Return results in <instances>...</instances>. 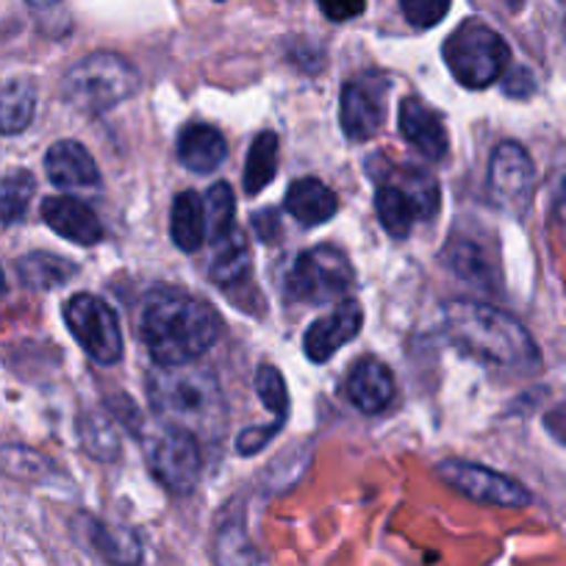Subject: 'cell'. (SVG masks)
<instances>
[{"mask_svg":"<svg viewBox=\"0 0 566 566\" xmlns=\"http://www.w3.org/2000/svg\"><path fill=\"white\" fill-rule=\"evenodd\" d=\"M220 314L181 290H156L145 297L139 336L159 367H181L203 356L220 336Z\"/></svg>","mask_w":566,"mask_h":566,"instance_id":"cell-1","label":"cell"},{"mask_svg":"<svg viewBox=\"0 0 566 566\" xmlns=\"http://www.w3.org/2000/svg\"><path fill=\"white\" fill-rule=\"evenodd\" d=\"M444 334L464 356L503 369H533L538 347L525 325L494 306L453 301L442 314Z\"/></svg>","mask_w":566,"mask_h":566,"instance_id":"cell-2","label":"cell"},{"mask_svg":"<svg viewBox=\"0 0 566 566\" xmlns=\"http://www.w3.org/2000/svg\"><path fill=\"white\" fill-rule=\"evenodd\" d=\"M150 408L172 428L189 431L198 439H220L228 411L220 380L203 367H159L148 375Z\"/></svg>","mask_w":566,"mask_h":566,"instance_id":"cell-3","label":"cell"},{"mask_svg":"<svg viewBox=\"0 0 566 566\" xmlns=\"http://www.w3.org/2000/svg\"><path fill=\"white\" fill-rule=\"evenodd\" d=\"M139 70L125 56L97 51L75 62L62 78V95L84 114H106L139 92Z\"/></svg>","mask_w":566,"mask_h":566,"instance_id":"cell-4","label":"cell"},{"mask_svg":"<svg viewBox=\"0 0 566 566\" xmlns=\"http://www.w3.org/2000/svg\"><path fill=\"white\" fill-rule=\"evenodd\" d=\"M442 56L453 78L467 90H486L511 64V48L492 25L464 20L444 40Z\"/></svg>","mask_w":566,"mask_h":566,"instance_id":"cell-5","label":"cell"},{"mask_svg":"<svg viewBox=\"0 0 566 566\" xmlns=\"http://www.w3.org/2000/svg\"><path fill=\"white\" fill-rule=\"evenodd\" d=\"M442 206L439 198V184L424 170L402 167L397 178L378 184L375 192V211L391 239H406L417 220H431Z\"/></svg>","mask_w":566,"mask_h":566,"instance_id":"cell-6","label":"cell"},{"mask_svg":"<svg viewBox=\"0 0 566 566\" xmlns=\"http://www.w3.org/2000/svg\"><path fill=\"white\" fill-rule=\"evenodd\" d=\"M356 272L350 259L334 244H317L295 259L283 275V297L290 303H331L350 292Z\"/></svg>","mask_w":566,"mask_h":566,"instance_id":"cell-7","label":"cell"},{"mask_svg":"<svg viewBox=\"0 0 566 566\" xmlns=\"http://www.w3.org/2000/svg\"><path fill=\"white\" fill-rule=\"evenodd\" d=\"M64 323H67L70 334L86 350V356L95 358L97 364H117L123 358V328H119V317L106 301L97 295L81 292L73 295L64 306Z\"/></svg>","mask_w":566,"mask_h":566,"instance_id":"cell-8","label":"cell"},{"mask_svg":"<svg viewBox=\"0 0 566 566\" xmlns=\"http://www.w3.org/2000/svg\"><path fill=\"white\" fill-rule=\"evenodd\" d=\"M148 467L156 481L172 494L195 492L203 470V455H200L198 437L189 431L167 424L165 431L156 433L148 444Z\"/></svg>","mask_w":566,"mask_h":566,"instance_id":"cell-9","label":"cell"},{"mask_svg":"<svg viewBox=\"0 0 566 566\" xmlns=\"http://www.w3.org/2000/svg\"><path fill=\"white\" fill-rule=\"evenodd\" d=\"M391 81L384 73H361L342 86L339 123L350 142H367L380 130L389 106Z\"/></svg>","mask_w":566,"mask_h":566,"instance_id":"cell-10","label":"cell"},{"mask_svg":"<svg viewBox=\"0 0 566 566\" xmlns=\"http://www.w3.org/2000/svg\"><path fill=\"white\" fill-rule=\"evenodd\" d=\"M437 475L475 503L497 505V509H525L533 500L520 481L489 467L470 464V461H444L437 467Z\"/></svg>","mask_w":566,"mask_h":566,"instance_id":"cell-11","label":"cell"},{"mask_svg":"<svg viewBox=\"0 0 566 566\" xmlns=\"http://www.w3.org/2000/svg\"><path fill=\"white\" fill-rule=\"evenodd\" d=\"M533 189H536V167H533L531 154L520 142L497 145L492 165H489V195L494 203L520 214L531 206Z\"/></svg>","mask_w":566,"mask_h":566,"instance_id":"cell-12","label":"cell"},{"mask_svg":"<svg viewBox=\"0 0 566 566\" xmlns=\"http://www.w3.org/2000/svg\"><path fill=\"white\" fill-rule=\"evenodd\" d=\"M364 312L356 301H345L334 308L331 314L319 317L312 323V328L303 336V350L314 364H325L361 334Z\"/></svg>","mask_w":566,"mask_h":566,"instance_id":"cell-13","label":"cell"},{"mask_svg":"<svg viewBox=\"0 0 566 566\" xmlns=\"http://www.w3.org/2000/svg\"><path fill=\"white\" fill-rule=\"evenodd\" d=\"M402 139L417 148L424 159L442 161L450 150V136L444 128V119L419 97H402L400 112H397Z\"/></svg>","mask_w":566,"mask_h":566,"instance_id":"cell-14","label":"cell"},{"mask_svg":"<svg viewBox=\"0 0 566 566\" xmlns=\"http://www.w3.org/2000/svg\"><path fill=\"white\" fill-rule=\"evenodd\" d=\"M42 220L48 222L51 231L64 237L73 244H84L92 248L103 239V222L97 220L95 211L81 200L67 198V195H56V198L42 200Z\"/></svg>","mask_w":566,"mask_h":566,"instance_id":"cell-15","label":"cell"},{"mask_svg":"<svg viewBox=\"0 0 566 566\" xmlns=\"http://www.w3.org/2000/svg\"><path fill=\"white\" fill-rule=\"evenodd\" d=\"M347 397L364 413H380L395 400V375L380 358H358L347 375Z\"/></svg>","mask_w":566,"mask_h":566,"instance_id":"cell-16","label":"cell"},{"mask_svg":"<svg viewBox=\"0 0 566 566\" xmlns=\"http://www.w3.org/2000/svg\"><path fill=\"white\" fill-rule=\"evenodd\" d=\"M45 172L59 189H90L101 184V170L81 142L62 139L45 154Z\"/></svg>","mask_w":566,"mask_h":566,"instance_id":"cell-17","label":"cell"},{"mask_svg":"<svg viewBox=\"0 0 566 566\" xmlns=\"http://www.w3.org/2000/svg\"><path fill=\"white\" fill-rule=\"evenodd\" d=\"M226 136L214 125L192 123L178 134V159L187 170L206 176V172H214L226 161Z\"/></svg>","mask_w":566,"mask_h":566,"instance_id":"cell-18","label":"cell"},{"mask_svg":"<svg viewBox=\"0 0 566 566\" xmlns=\"http://www.w3.org/2000/svg\"><path fill=\"white\" fill-rule=\"evenodd\" d=\"M283 206L301 226L314 228L328 222L339 211V198L334 195V189H328L317 178H301L290 187Z\"/></svg>","mask_w":566,"mask_h":566,"instance_id":"cell-19","label":"cell"},{"mask_svg":"<svg viewBox=\"0 0 566 566\" xmlns=\"http://www.w3.org/2000/svg\"><path fill=\"white\" fill-rule=\"evenodd\" d=\"M84 536L90 547L112 566H136L142 560V544L130 527H114L95 516H84Z\"/></svg>","mask_w":566,"mask_h":566,"instance_id":"cell-20","label":"cell"},{"mask_svg":"<svg viewBox=\"0 0 566 566\" xmlns=\"http://www.w3.org/2000/svg\"><path fill=\"white\" fill-rule=\"evenodd\" d=\"M170 237L184 253H195L206 242V203L198 192H181L172 200Z\"/></svg>","mask_w":566,"mask_h":566,"instance_id":"cell-21","label":"cell"},{"mask_svg":"<svg viewBox=\"0 0 566 566\" xmlns=\"http://www.w3.org/2000/svg\"><path fill=\"white\" fill-rule=\"evenodd\" d=\"M36 114V86L31 81H9L0 90V134H23Z\"/></svg>","mask_w":566,"mask_h":566,"instance_id":"cell-22","label":"cell"},{"mask_svg":"<svg viewBox=\"0 0 566 566\" xmlns=\"http://www.w3.org/2000/svg\"><path fill=\"white\" fill-rule=\"evenodd\" d=\"M78 272L73 261L53 253H29L18 261V275L31 290H56Z\"/></svg>","mask_w":566,"mask_h":566,"instance_id":"cell-23","label":"cell"},{"mask_svg":"<svg viewBox=\"0 0 566 566\" xmlns=\"http://www.w3.org/2000/svg\"><path fill=\"white\" fill-rule=\"evenodd\" d=\"M250 266H253V261H250L248 242H244L242 233L233 231L217 242V253L214 261H211L209 275L220 286H237V283H242L250 275Z\"/></svg>","mask_w":566,"mask_h":566,"instance_id":"cell-24","label":"cell"},{"mask_svg":"<svg viewBox=\"0 0 566 566\" xmlns=\"http://www.w3.org/2000/svg\"><path fill=\"white\" fill-rule=\"evenodd\" d=\"M277 172V134L264 130L250 145L248 161H244V192L259 195L272 184Z\"/></svg>","mask_w":566,"mask_h":566,"instance_id":"cell-25","label":"cell"},{"mask_svg":"<svg viewBox=\"0 0 566 566\" xmlns=\"http://www.w3.org/2000/svg\"><path fill=\"white\" fill-rule=\"evenodd\" d=\"M36 181L31 172L18 170L0 176V222H18L29 211Z\"/></svg>","mask_w":566,"mask_h":566,"instance_id":"cell-26","label":"cell"},{"mask_svg":"<svg viewBox=\"0 0 566 566\" xmlns=\"http://www.w3.org/2000/svg\"><path fill=\"white\" fill-rule=\"evenodd\" d=\"M206 233L211 237V242H220L228 233H233V214H237V198H233V189L226 181L214 184L206 195Z\"/></svg>","mask_w":566,"mask_h":566,"instance_id":"cell-27","label":"cell"},{"mask_svg":"<svg viewBox=\"0 0 566 566\" xmlns=\"http://www.w3.org/2000/svg\"><path fill=\"white\" fill-rule=\"evenodd\" d=\"M217 566H259L253 544L244 536L242 527H222L217 538Z\"/></svg>","mask_w":566,"mask_h":566,"instance_id":"cell-28","label":"cell"},{"mask_svg":"<svg viewBox=\"0 0 566 566\" xmlns=\"http://www.w3.org/2000/svg\"><path fill=\"white\" fill-rule=\"evenodd\" d=\"M255 391H259L264 408H270L275 413L277 422H286V411H290V389H286V380L281 378L272 364H264L255 373Z\"/></svg>","mask_w":566,"mask_h":566,"instance_id":"cell-29","label":"cell"},{"mask_svg":"<svg viewBox=\"0 0 566 566\" xmlns=\"http://www.w3.org/2000/svg\"><path fill=\"white\" fill-rule=\"evenodd\" d=\"M453 0H400L402 18L419 31H428L448 18Z\"/></svg>","mask_w":566,"mask_h":566,"instance_id":"cell-30","label":"cell"},{"mask_svg":"<svg viewBox=\"0 0 566 566\" xmlns=\"http://www.w3.org/2000/svg\"><path fill=\"white\" fill-rule=\"evenodd\" d=\"M549 217L558 233L566 237V154L558 156L553 178H549Z\"/></svg>","mask_w":566,"mask_h":566,"instance_id":"cell-31","label":"cell"},{"mask_svg":"<svg viewBox=\"0 0 566 566\" xmlns=\"http://www.w3.org/2000/svg\"><path fill=\"white\" fill-rule=\"evenodd\" d=\"M95 442H101V450H97V459L112 461L114 455L119 453V442H117V437H114L112 424H108L106 419L86 417V422H84V444H86V450L95 448Z\"/></svg>","mask_w":566,"mask_h":566,"instance_id":"cell-32","label":"cell"},{"mask_svg":"<svg viewBox=\"0 0 566 566\" xmlns=\"http://www.w3.org/2000/svg\"><path fill=\"white\" fill-rule=\"evenodd\" d=\"M448 264L459 272L461 277H472V281H486V266H483V255L478 248L467 242H455V255L448 253Z\"/></svg>","mask_w":566,"mask_h":566,"instance_id":"cell-33","label":"cell"},{"mask_svg":"<svg viewBox=\"0 0 566 566\" xmlns=\"http://www.w3.org/2000/svg\"><path fill=\"white\" fill-rule=\"evenodd\" d=\"M281 424L283 422H272V424H266V428H261V424L259 428H248V431L239 433L237 450L242 455H255L261 448H266V444H270V439L275 437L277 431H281Z\"/></svg>","mask_w":566,"mask_h":566,"instance_id":"cell-34","label":"cell"},{"mask_svg":"<svg viewBox=\"0 0 566 566\" xmlns=\"http://www.w3.org/2000/svg\"><path fill=\"white\" fill-rule=\"evenodd\" d=\"M319 12L334 23H345V20L358 18L367 9V0H317Z\"/></svg>","mask_w":566,"mask_h":566,"instance_id":"cell-35","label":"cell"},{"mask_svg":"<svg viewBox=\"0 0 566 566\" xmlns=\"http://www.w3.org/2000/svg\"><path fill=\"white\" fill-rule=\"evenodd\" d=\"M503 90H505V95L520 97V101H525V97H531L533 92H536V81H533L531 70L514 67L509 75H505Z\"/></svg>","mask_w":566,"mask_h":566,"instance_id":"cell-36","label":"cell"},{"mask_svg":"<svg viewBox=\"0 0 566 566\" xmlns=\"http://www.w3.org/2000/svg\"><path fill=\"white\" fill-rule=\"evenodd\" d=\"M7 297V277H3V270H0V301Z\"/></svg>","mask_w":566,"mask_h":566,"instance_id":"cell-37","label":"cell"}]
</instances>
